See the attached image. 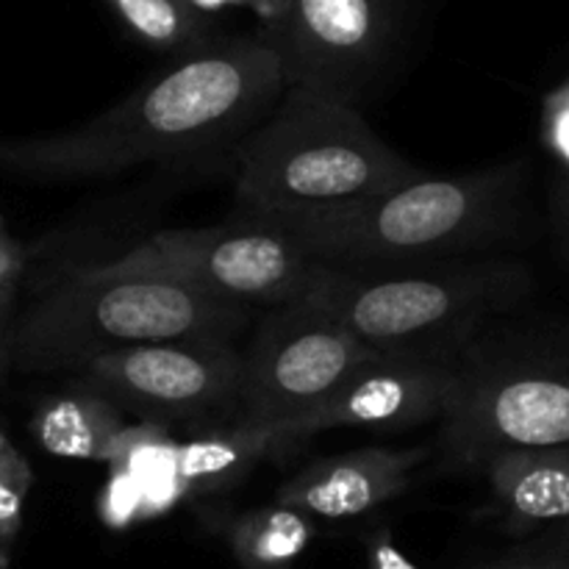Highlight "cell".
<instances>
[{
    "label": "cell",
    "mask_w": 569,
    "mask_h": 569,
    "mask_svg": "<svg viewBox=\"0 0 569 569\" xmlns=\"http://www.w3.org/2000/svg\"><path fill=\"white\" fill-rule=\"evenodd\" d=\"M17 283H6L0 287V383H3L6 372L11 370V356H9V342H11V326H14L17 315Z\"/></svg>",
    "instance_id": "cell-24"
},
{
    "label": "cell",
    "mask_w": 569,
    "mask_h": 569,
    "mask_svg": "<svg viewBox=\"0 0 569 569\" xmlns=\"http://www.w3.org/2000/svg\"><path fill=\"white\" fill-rule=\"evenodd\" d=\"M461 381V356L383 353L356 370L317 409L283 428L289 450L331 428H403L442 422Z\"/></svg>",
    "instance_id": "cell-11"
},
{
    "label": "cell",
    "mask_w": 569,
    "mask_h": 569,
    "mask_svg": "<svg viewBox=\"0 0 569 569\" xmlns=\"http://www.w3.org/2000/svg\"><path fill=\"white\" fill-rule=\"evenodd\" d=\"M220 533L242 569H295L317 526L303 511L272 500L226 520Z\"/></svg>",
    "instance_id": "cell-16"
},
{
    "label": "cell",
    "mask_w": 569,
    "mask_h": 569,
    "mask_svg": "<svg viewBox=\"0 0 569 569\" xmlns=\"http://www.w3.org/2000/svg\"><path fill=\"white\" fill-rule=\"evenodd\" d=\"M289 442L278 428L228 426L211 428L198 437L178 442L176 476L183 495L209 498L242 483L264 459L287 453Z\"/></svg>",
    "instance_id": "cell-14"
},
{
    "label": "cell",
    "mask_w": 569,
    "mask_h": 569,
    "mask_svg": "<svg viewBox=\"0 0 569 569\" xmlns=\"http://www.w3.org/2000/svg\"><path fill=\"white\" fill-rule=\"evenodd\" d=\"M400 0H289L261 37L278 53L283 87L353 106L392 50Z\"/></svg>",
    "instance_id": "cell-10"
},
{
    "label": "cell",
    "mask_w": 569,
    "mask_h": 569,
    "mask_svg": "<svg viewBox=\"0 0 569 569\" xmlns=\"http://www.w3.org/2000/svg\"><path fill=\"white\" fill-rule=\"evenodd\" d=\"M478 569H569V522L531 533L517 548Z\"/></svg>",
    "instance_id": "cell-21"
},
{
    "label": "cell",
    "mask_w": 569,
    "mask_h": 569,
    "mask_svg": "<svg viewBox=\"0 0 569 569\" xmlns=\"http://www.w3.org/2000/svg\"><path fill=\"white\" fill-rule=\"evenodd\" d=\"M33 487V470L0 428V561L9 567L17 537L22 531V511Z\"/></svg>",
    "instance_id": "cell-19"
},
{
    "label": "cell",
    "mask_w": 569,
    "mask_h": 569,
    "mask_svg": "<svg viewBox=\"0 0 569 569\" xmlns=\"http://www.w3.org/2000/svg\"><path fill=\"white\" fill-rule=\"evenodd\" d=\"M0 569H6V565H3V561H0Z\"/></svg>",
    "instance_id": "cell-28"
},
{
    "label": "cell",
    "mask_w": 569,
    "mask_h": 569,
    "mask_svg": "<svg viewBox=\"0 0 569 569\" xmlns=\"http://www.w3.org/2000/svg\"><path fill=\"white\" fill-rule=\"evenodd\" d=\"M242 353L222 339L137 345L81 367V383L150 426L237 417Z\"/></svg>",
    "instance_id": "cell-8"
},
{
    "label": "cell",
    "mask_w": 569,
    "mask_h": 569,
    "mask_svg": "<svg viewBox=\"0 0 569 569\" xmlns=\"http://www.w3.org/2000/svg\"><path fill=\"white\" fill-rule=\"evenodd\" d=\"M531 292V272L509 259L442 261L392 272H350L320 264L295 303L378 353L461 356L489 317Z\"/></svg>",
    "instance_id": "cell-4"
},
{
    "label": "cell",
    "mask_w": 569,
    "mask_h": 569,
    "mask_svg": "<svg viewBox=\"0 0 569 569\" xmlns=\"http://www.w3.org/2000/svg\"><path fill=\"white\" fill-rule=\"evenodd\" d=\"M422 459L426 450L420 448H365L326 456L281 483L276 500L311 520H353L403 495L411 483V470Z\"/></svg>",
    "instance_id": "cell-12"
},
{
    "label": "cell",
    "mask_w": 569,
    "mask_h": 569,
    "mask_svg": "<svg viewBox=\"0 0 569 569\" xmlns=\"http://www.w3.org/2000/svg\"><path fill=\"white\" fill-rule=\"evenodd\" d=\"M478 470L487 472L509 531L531 537L569 522V448L503 450Z\"/></svg>",
    "instance_id": "cell-13"
},
{
    "label": "cell",
    "mask_w": 569,
    "mask_h": 569,
    "mask_svg": "<svg viewBox=\"0 0 569 569\" xmlns=\"http://www.w3.org/2000/svg\"><path fill=\"white\" fill-rule=\"evenodd\" d=\"M187 6H192L200 14H211V11L231 9V6H244V0H183Z\"/></svg>",
    "instance_id": "cell-27"
},
{
    "label": "cell",
    "mask_w": 569,
    "mask_h": 569,
    "mask_svg": "<svg viewBox=\"0 0 569 569\" xmlns=\"http://www.w3.org/2000/svg\"><path fill=\"white\" fill-rule=\"evenodd\" d=\"M122 26L156 50H189L206 44L209 22L183 0H106Z\"/></svg>",
    "instance_id": "cell-18"
},
{
    "label": "cell",
    "mask_w": 569,
    "mask_h": 569,
    "mask_svg": "<svg viewBox=\"0 0 569 569\" xmlns=\"http://www.w3.org/2000/svg\"><path fill=\"white\" fill-rule=\"evenodd\" d=\"M176 450L178 442L161 426L142 422V426H126V431L120 433L109 470H122L133 478L144 498L148 517L170 509L178 498H183L176 476Z\"/></svg>",
    "instance_id": "cell-17"
},
{
    "label": "cell",
    "mask_w": 569,
    "mask_h": 569,
    "mask_svg": "<svg viewBox=\"0 0 569 569\" xmlns=\"http://www.w3.org/2000/svg\"><path fill=\"white\" fill-rule=\"evenodd\" d=\"M439 448L461 470L503 450L569 448V365H461Z\"/></svg>",
    "instance_id": "cell-9"
},
{
    "label": "cell",
    "mask_w": 569,
    "mask_h": 569,
    "mask_svg": "<svg viewBox=\"0 0 569 569\" xmlns=\"http://www.w3.org/2000/svg\"><path fill=\"white\" fill-rule=\"evenodd\" d=\"M378 356L306 306H276L242 350L233 422L283 431Z\"/></svg>",
    "instance_id": "cell-7"
},
{
    "label": "cell",
    "mask_w": 569,
    "mask_h": 569,
    "mask_svg": "<svg viewBox=\"0 0 569 569\" xmlns=\"http://www.w3.org/2000/svg\"><path fill=\"white\" fill-rule=\"evenodd\" d=\"M367 569H420L415 561L406 559L403 550L395 545L389 528H378L365 537Z\"/></svg>",
    "instance_id": "cell-23"
},
{
    "label": "cell",
    "mask_w": 569,
    "mask_h": 569,
    "mask_svg": "<svg viewBox=\"0 0 569 569\" xmlns=\"http://www.w3.org/2000/svg\"><path fill=\"white\" fill-rule=\"evenodd\" d=\"M287 3L289 0H244V9L253 11V14L264 22L267 31H272V28L281 22L283 11H287Z\"/></svg>",
    "instance_id": "cell-26"
},
{
    "label": "cell",
    "mask_w": 569,
    "mask_h": 569,
    "mask_svg": "<svg viewBox=\"0 0 569 569\" xmlns=\"http://www.w3.org/2000/svg\"><path fill=\"white\" fill-rule=\"evenodd\" d=\"M283 89L281 61L264 37L206 42L81 126L0 142V167L81 181L239 148Z\"/></svg>",
    "instance_id": "cell-1"
},
{
    "label": "cell",
    "mask_w": 569,
    "mask_h": 569,
    "mask_svg": "<svg viewBox=\"0 0 569 569\" xmlns=\"http://www.w3.org/2000/svg\"><path fill=\"white\" fill-rule=\"evenodd\" d=\"M22 267H26V256H22L20 244L11 242V239L0 231V287L17 283Z\"/></svg>",
    "instance_id": "cell-25"
},
{
    "label": "cell",
    "mask_w": 569,
    "mask_h": 569,
    "mask_svg": "<svg viewBox=\"0 0 569 569\" xmlns=\"http://www.w3.org/2000/svg\"><path fill=\"white\" fill-rule=\"evenodd\" d=\"M122 431V411L83 383L70 392L48 395L31 417L33 439L59 459L109 465Z\"/></svg>",
    "instance_id": "cell-15"
},
{
    "label": "cell",
    "mask_w": 569,
    "mask_h": 569,
    "mask_svg": "<svg viewBox=\"0 0 569 569\" xmlns=\"http://www.w3.org/2000/svg\"><path fill=\"white\" fill-rule=\"evenodd\" d=\"M100 517L111 528H126L148 517L142 492L133 483V478L122 470H109V483H106L103 498H100Z\"/></svg>",
    "instance_id": "cell-22"
},
{
    "label": "cell",
    "mask_w": 569,
    "mask_h": 569,
    "mask_svg": "<svg viewBox=\"0 0 569 569\" xmlns=\"http://www.w3.org/2000/svg\"><path fill=\"white\" fill-rule=\"evenodd\" d=\"M317 261L283 233L233 222L144 239L120 259L76 267L89 278H156L244 306H287L306 292Z\"/></svg>",
    "instance_id": "cell-6"
},
{
    "label": "cell",
    "mask_w": 569,
    "mask_h": 569,
    "mask_svg": "<svg viewBox=\"0 0 569 569\" xmlns=\"http://www.w3.org/2000/svg\"><path fill=\"white\" fill-rule=\"evenodd\" d=\"M526 161L426 176L320 220L278 231L317 264L392 272L442 264L489 248L517 226Z\"/></svg>",
    "instance_id": "cell-3"
},
{
    "label": "cell",
    "mask_w": 569,
    "mask_h": 569,
    "mask_svg": "<svg viewBox=\"0 0 569 569\" xmlns=\"http://www.w3.org/2000/svg\"><path fill=\"white\" fill-rule=\"evenodd\" d=\"M250 306L156 278H89L70 270L14 315L11 370H81L92 359L178 339L231 342Z\"/></svg>",
    "instance_id": "cell-5"
},
{
    "label": "cell",
    "mask_w": 569,
    "mask_h": 569,
    "mask_svg": "<svg viewBox=\"0 0 569 569\" xmlns=\"http://www.w3.org/2000/svg\"><path fill=\"white\" fill-rule=\"evenodd\" d=\"M417 176L359 109L283 89L276 109L237 148L239 222L287 231Z\"/></svg>",
    "instance_id": "cell-2"
},
{
    "label": "cell",
    "mask_w": 569,
    "mask_h": 569,
    "mask_svg": "<svg viewBox=\"0 0 569 569\" xmlns=\"http://www.w3.org/2000/svg\"><path fill=\"white\" fill-rule=\"evenodd\" d=\"M542 137L548 150L559 164V194H556V209H559V228L565 237L569 253V81L545 98L542 111Z\"/></svg>",
    "instance_id": "cell-20"
}]
</instances>
